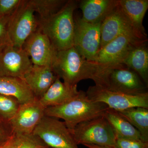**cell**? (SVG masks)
I'll return each mask as SVG.
<instances>
[{
	"label": "cell",
	"instance_id": "1",
	"mask_svg": "<svg viewBox=\"0 0 148 148\" xmlns=\"http://www.w3.org/2000/svg\"><path fill=\"white\" fill-rule=\"evenodd\" d=\"M109 67L86 60L73 47L57 51L52 69L58 77L70 85L86 79H92L98 85L103 73Z\"/></svg>",
	"mask_w": 148,
	"mask_h": 148
},
{
	"label": "cell",
	"instance_id": "2",
	"mask_svg": "<svg viewBox=\"0 0 148 148\" xmlns=\"http://www.w3.org/2000/svg\"><path fill=\"white\" fill-rule=\"evenodd\" d=\"M108 108L104 103L92 101L86 92L80 90L65 104L45 108V115L64 120L66 126L71 130L80 123L103 116Z\"/></svg>",
	"mask_w": 148,
	"mask_h": 148
},
{
	"label": "cell",
	"instance_id": "3",
	"mask_svg": "<svg viewBox=\"0 0 148 148\" xmlns=\"http://www.w3.org/2000/svg\"><path fill=\"white\" fill-rule=\"evenodd\" d=\"M78 1L70 0L51 16L38 19V29L47 36L57 51L73 47L75 20L74 12Z\"/></svg>",
	"mask_w": 148,
	"mask_h": 148
},
{
	"label": "cell",
	"instance_id": "4",
	"mask_svg": "<svg viewBox=\"0 0 148 148\" xmlns=\"http://www.w3.org/2000/svg\"><path fill=\"white\" fill-rule=\"evenodd\" d=\"M29 0H21L18 7L11 15L8 33L11 44L22 48L24 42L38 27V19Z\"/></svg>",
	"mask_w": 148,
	"mask_h": 148
},
{
	"label": "cell",
	"instance_id": "5",
	"mask_svg": "<svg viewBox=\"0 0 148 148\" xmlns=\"http://www.w3.org/2000/svg\"><path fill=\"white\" fill-rule=\"evenodd\" d=\"M71 131L77 145L85 144L110 146L115 145V134L104 116L80 123Z\"/></svg>",
	"mask_w": 148,
	"mask_h": 148
},
{
	"label": "cell",
	"instance_id": "6",
	"mask_svg": "<svg viewBox=\"0 0 148 148\" xmlns=\"http://www.w3.org/2000/svg\"><path fill=\"white\" fill-rule=\"evenodd\" d=\"M99 86L112 91L130 95L148 92L147 87L138 74L123 64L108 68Z\"/></svg>",
	"mask_w": 148,
	"mask_h": 148
},
{
	"label": "cell",
	"instance_id": "7",
	"mask_svg": "<svg viewBox=\"0 0 148 148\" xmlns=\"http://www.w3.org/2000/svg\"><path fill=\"white\" fill-rule=\"evenodd\" d=\"M86 92L92 101L104 103L109 108L117 112L136 107L148 109V92L130 95L112 91L95 85L89 86Z\"/></svg>",
	"mask_w": 148,
	"mask_h": 148
},
{
	"label": "cell",
	"instance_id": "8",
	"mask_svg": "<svg viewBox=\"0 0 148 148\" xmlns=\"http://www.w3.org/2000/svg\"><path fill=\"white\" fill-rule=\"evenodd\" d=\"M33 133L51 147L79 148L64 122L55 118L45 115Z\"/></svg>",
	"mask_w": 148,
	"mask_h": 148
},
{
	"label": "cell",
	"instance_id": "9",
	"mask_svg": "<svg viewBox=\"0 0 148 148\" xmlns=\"http://www.w3.org/2000/svg\"><path fill=\"white\" fill-rule=\"evenodd\" d=\"M101 23L91 24L82 18L75 20L73 47L88 61L94 62L100 49Z\"/></svg>",
	"mask_w": 148,
	"mask_h": 148
},
{
	"label": "cell",
	"instance_id": "10",
	"mask_svg": "<svg viewBox=\"0 0 148 148\" xmlns=\"http://www.w3.org/2000/svg\"><path fill=\"white\" fill-rule=\"evenodd\" d=\"M122 35L130 36L140 40L147 41V37L132 26L117 4L101 23L100 48Z\"/></svg>",
	"mask_w": 148,
	"mask_h": 148
},
{
	"label": "cell",
	"instance_id": "11",
	"mask_svg": "<svg viewBox=\"0 0 148 148\" xmlns=\"http://www.w3.org/2000/svg\"><path fill=\"white\" fill-rule=\"evenodd\" d=\"M33 65L23 48L9 43L0 49V77H13L24 80Z\"/></svg>",
	"mask_w": 148,
	"mask_h": 148
},
{
	"label": "cell",
	"instance_id": "12",
	"mask_svg": "<svg viewBox=\"0 0 148 148\" xmlns=\"http://www.w3.org/2000/svg\"><path fill=\"white\" fill-rule=\"evenodd\" d=\"M147 42L126 35L119 36L100 49L96 53L94 62L109 66L121 65L134 47Z\"/></svg>",
	"mask_w": 148,
	"mask_h": 148
},
{
	"label": "cell",
	"instance_id": "13",
	"mask_svg": "<svg viewBox=\"0 0 148 148\" xmlns=\"http://www.w3.org/2000/svg\"><path fill=\"white\" fill-rule=\"evenodd\" d=\"M22 48L33 65L52 68L57 51L47 36L38 29L26 40Z\"/></svg>",
	"mask_w": 148,
	"mask_h": 148
},
{
	"label": "cell",
	"instance_id": "14",
	"mask_svg": "<svg viewBox=\"0 0 148 148\" xmlns=\"http://www.w3.org/2000/svg\"><path fill=\"white\" fill-rule=\"evenodd\" d=\"M45 108L38 98L32 102L21 104L16 114L10 121L14 133H33L45 115Z\"/></svg>",
	"mask_w": 148,
	"mask_h": 148
},
{
	"label": "cell",
	"instance_id": "15",
	"mask_svg": "<svg viewBox=\"0 0 148 148\" xmlns=\"http://www.w3.org/2000/svg\"><path fill=\"white\" fill-rule=\"evenodd\" d=\"M58 77L49 66L33 65L24 80L36 98L40 99Z\"/></svg>",
	"mask_w": 148,
	"mask_h": 148
},
{
	"label": "cell",
	"instance_id": "16",
	"mask_svg": "<svg viewBox=\"0 0 148 148\" xmlns=\"http://www.w3.org/2000/svg\"><path fill=\"white\" fill-rule=\"evenodd\" d=\"M118 0H83L78 2L82 19L91 24L102 23L117 5Z\"/></svg>",
	"mask_w": 148,
	"mask_h": 148
},
{
	"label": "cell",
	"instance_id": "17",
	"mask_svg": "<svg viewBox=\"0 0 148 148\" xmlns=\"http://www.w3.org/2000/svg\"><path fill=\"white\" fill-rule=\"evenodd\" d=\"M77 85L72 86L62 82L57 77L40 99L44 108L61 106L71 100L78 93Z\"/></svg>",
	"mask_w": 148,
	"mask_h": 148
},
{
	"label": "cell",
	"instance_id": "18",
	"mask_svg": "<svg viewBox=\"0 0 148 148\" xmlns=\"http://www.w3.org/2000/svg\"><path fill=\"white\" fill-rule=\"evenodd\" d=\"M0 94L14 97L20 104L37 98L24 79L13 77H0Z\"/></svg>",
	"mask_w": 148,
	"mask_h": 148
},
{
	"label": "cell",
	"instance_id": "19",
	"mask_svg": "<svg viewBox=\"0 0 148 148\" xmlns=\"http://www.w3.org/2000/svg\"><path fill=\"white\" fill-rule=\"evenodd\" d=\"M146 43L135 46L130 51L122 64L134 71L145 84L148 85V50Z\"/></svg>",
	"mask_w": 148,
	"mask_h": 148
},
{
	"label": "cell",
	"instance_id": "20",
	"mask_svg": "<svg viewBox=\"0 0 148 148\" xmlns=\"http://www.w3.org/2000/svg\"><path fill=\"white\" fill-rule=\"evenodd\" d=\"M118 4L132 26L147 37L143 21L148 8V0H118Z\"/></svg>",
	"mask_w": 148,
	"mask_h": 148
},
{
	"label": "cell",
	"instance_id": "21",
	"mask_svg": "<svg viewBox=\"0 0 148 148\" xmlns=\"http://www.w3.org/2000/svg\"><path fill=\"white\" fill-rule=\"evenodd\" d=\"M104 116L112 128L116 138L142 140L139 131L117 111L109 108Z\"/></svg>",
	"mask_w": 148,
	"mask_h": 148
},
{
	"label": "cell",
	"instance_id": "22",
	"mask_svg": "<svg viewBox=\"0 0 148 148\" xmlns=\"http://www.w3.org/2000/svg\"><path fill=\"white\" fill-rule=\"evenodd\" d=\"M118 112L139 131L142 140L148 142V109L136 107Z\"/></svg>",
	"mask_w": 148,
	"mask_h": 148
},
{
	"label": "cell",
	"instance_id": "23",
	"mask_svg": "<svg viewBox=\"0 0 148 148\" xmlns=\"http://www.w3.org/2000/svg\"><path fill=\"white\" fill-rule=\"evenodd\" d=\"M35 12L39 15V19L51 16L60 10L66 4L65 0H29Z\"/></svg>",
	"mask_w": 148,
	"mask_h": 148
},
{
	"label": "cell",
	"instance_id": "24",
	"mask_svg": "<svg viewBox=\"0 0 148 148\" xmlns=\"http://www.w3.org/2000/svg\"><path fill=\"white\" fill-rule=\"evenodd\" d=\"M48 147L38 136L32 133L14 134L10 148H45Z\"/></svg>",
	"mask_w": 148,
	"mask_h": 148
},
{
	"label": "cell",
	"instance_id": "25",
	"mask_svg": "<svg viewBox=\"0 0 148 148\" xmlns=\"http://www.w3.org/2000/svg\"><path fill=\"white\" fill-rule=\"evenodd\" d=\"M20 105L16 98L0 94V116L10 121L16 114Z\"/></svg>",
	"mask_w": 148,
	"mask_h": 148
},
{
	"label": "cell",
	"instance_id": "26",
	"mask_svg": "<svg viewBox=\"0 0 148 148\" xmlns=\"http://www.w3.org/2000/svg\"><path fill=\"white\" fill-rule=\"evenodd\" d=\"M115 147L116 148H148V142L142 140L116 138Z\"/></svg>",
	"mask_w": 148,
	"mask_h": 148
},
{
	"label": "cell",
	"instance_id": "27",
	"mask_svg": "<svg viewBox=\"0 0 148 148\" xmlns=\"http://www.w3.org/2000/svg\"><path fill=\"white\" fill-rule=\"evenodd\" d=\"M11 14L0 16V49L11 43L8 33V27Z\"/></svg>",
	"mask_w": 148,
	"mask_h": 148
},
{
	"label": "cell",
	"instance_id": "28",
	"mask_svg": "<svg viewBox=\"0 0 148 148\" xmlns=\"http://www.w3.org/2000/svg\"><path fill=\"white\" fill-rule=\"evenodd\" d=\"M14 134L10 121L0 116V146L11 138Z\"/></svg>",
	"mask_w": 148,
	"mask_h": 148
},
{
	"label": "cell",
	"instance_id": "29",
	"mask_svg": "<svg viewBox=\"0 0 148 148\" xmlns=\"http://www.w3.org/2000/svg\"><path fill=\"white\" fill-rule=\"evenodd\" d=\"M21 0H0V16L12 14Z\"/></svg>",
	"mask_w": 148,
	"mask_h": 148
},
{
	"label": "cell",
	"instance_id": "30",
	"mask_svg": "<svg viewBox=\"0 0 148 148\" xmlns=\"http://www.w3.org/2000/svg\"><path fill=\"white\" fill-rule=\"evenodd\" d=\"M83 145L88 148H116L115 146H100L92 144H85Z\"/></svg>",
	"mask_w": 148,
	"mask_h": 148
},
{
	"label": "cell",
	"instance_id": "31",
	"mask_svg": "<svg viewBox=\"0 0 148 148\" xmlns=\"http://www.w3.org/2000/svg\"><path fill=\"white\" fill-rule=\"evenodd\" d=\"M14 135H14L11 138H10L5 143L1 145L0 146V148H10L12 144Z\"/></svg>",
	"mask_w": 148,
	"mask_h": 148
},
{
	"label": "cell",
	"instance_id": "32",
	"mask_svg": "<svg viewBox=\"0 0 148 148\" xmlns=\"http://www.w3.org/2000/svg\"><path fill=\"white\" fill-rule=\"evenodd\" d=\"M45 148H53L51 147H46Z\"/></svg>",
	"mask_w": 148,
	"mask_h": 148
}]
</instances>
